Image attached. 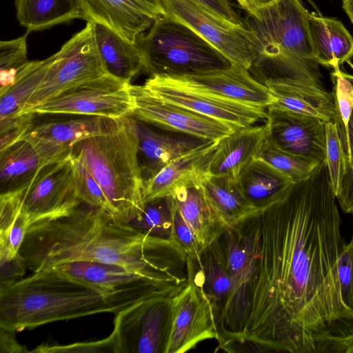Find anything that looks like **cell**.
<instances>
[{
    "label": "cell",
    "mask_w": 353,
    "mask_h": 353,
    "mask_svg": "<svg viewBox=\"0 0 353 353\" xmlns=\"http://www.w3.org/2000/svg\"><path fill=\"white\" fill-rule=\"evenodd\" d=\"M325 161L248 219L252 270L233 346L257 352L343 353L353 336L338 259L346 243Z\"/></svg>",
    "instance_id": "1"
},
{
    "label": "cell",
    "mask_w": 353,
    "mask_h": 353,
    "mask_svg": "<svg viewBox=\"0 0 353 353\" xmlns=\"http://www.w3.org/2000/svg\"><path fill=\"white\" fill-rule=\"evenodd\" d=\"M19 254L33 272L96 261L163 284L184 285L188 278L187 256L171 240L145 234L83 203L66 215L30 225Z\"/></svg>",
    "instance_id": "2"
},
{
    "label": "cell",
    "mask_w": 353,
    "mask_h": 353,
    "mask_svg": "<svg viewBox=\"0 0 353 353\" xmlns=\"http://www.w3.org/2000/svg\"><path fill=\"white\" fill-rule=\"evenodd\" d=\"M163 290L151 285L106 292L52 268L0 288V328L17 332L99 313L116 314Z\"/></svg>",
    "instance_id": "3"
},
{
    "label": "cell",
    "mask_w": 353,
    "mask_h": 353,
    "mask_svg": "<svg viewBox=\"0 0 353 353\" xmlns=\"http://www.w3.org/2000/svg\"><path fill=\"white\" fill-rule=\"evenodd\" d=\"M136 120L127 117L113 130L81 140L70 154L79 159L102 189L117 221L129 224L144 208Z\"/></svg>",
    "instance_id": "4"
},
{
    "label": "cell",
    "mask_w": 353,
    "mask_h": 353,
    "mask_svg": "<svg viewBox=\"0 0 353 353\" xmlns=\"http://www.w3.org/2000/svg\"><path fill=\"white\" fill-rule=\"evenodd\" d=\"M308 14L300 0H278L247 14L243 23L261 43L251 69L263 74V81L288 79L322 86L309 36Z\"/></svg>",
    "instance_id": "5"
},
{
    "label": "cell",
    "mask_w": 353,
    "mask_h": 353,
    "mask_svg": "<svg viewBox=\"0 0 353 353\" xmlns=\"http://www.w3.org/2000/svg\"><path fill=\"white\" fill-rule=\"evenodd\" d=\"M149 77H181L230 68L233 63L188 26L167 14L134 43Z\"/></svg>",
    "instance_id": "6"
},
{
    "label": "cell",
    "mask_w": 353,
    "mask_h": 353,
    "mask_svg": "<svg viewBox=\"0 0 353 353\" xmlns=\"http://www.w3.org/2000/svg\"><path fill=\"white\" fill-rule=\"evenodd\" d=\"M98 52L93 23L74 34L56 52L55 59L43 83L21 110L18 117L72 88L108 74Z\"/></svg>",
    "instance_id": "7"
},
{
    "label": "cell",
    "mask_w": 353,
    "mask_h": 353,
    "mask_svg": "<svg viewBox=\"0 0 353 353\" xmlns=\"http://www.w3.org/2000/svg\"><path fill=\"white\" fill-rule=\"evenodd\" d=\"M181 290L153 294L116 314L111 334L117 353H165L172 298Z\"/></svg>",
    "instance_id": "8"
},
{
    "label": "cell",
    "mask_w": 353,
    "mask_h": 353,
    "mask_svg": "<svg viewBox=\"0 0 353 353\" xmlns=\"http://www.w3.org/2000/svg\"><path fill=\"white\" fill-rule=\"evenodd\" d=\"M165 13L188 26L233 64L250 70L261 52L255 33L244 23L218 17L193 0H162Z\"/></svg>",
    "instance_id": "9"
},
{
    "label": "cell",
    "mask_w": 353,
    "mask_h": 353,
    "mask_svg": "<svg viewBox=\"0 0 353 353\" xmlns=\"http://www.w3.org/2000/svg\"><path fill=\"white\" fill-rule=\"evenodd\" d=\"M231 279V292L218 320L219 347L228 351L241 332L247 311L252 270V237L248 220L220 236Z\"/></svg>",
    "instance_id": "10"
},
{
    "label": "cell",
    "mask_w": 353,
    "mask_h": 353,
    "mask_svg": "<svg viewBox=\"0 0 353 353\" xmlns=\"http://www.w3.org/2000/svg\"><path fill=\"white\" fill-rule=\"evenodd\" d=\"M131 85L108 73L62 93L31 109L28 114L98 116L115 119L131 117L134 110Z\"/></svg>",
    "instance_id": "11"
},
{
    "label": "cell",
    "mask_w": 353,
    "mask_h": 353,
    "mask_svg": "<svg viewBox=\"0 0 353 353\" xmlns=\"http://www.w3.org/2000/svg\"><path fill=\"white\" fill-rule=\"evenodd\" d=\"M143 85L166 101L219 121L234 130L268 119L267 109L222 97L176 77H149Z\"/></svg>",
    "instance_id": "12"
},
{
    "label": "cell",
    "mask_w": 353,
    "mask_h": 353,
    "mask_svg": "<svg viewBox=\"0 0 353 353\" xmlns=\"http://www.w3.org/2000/svg\"><path fill=\"white\" fill-rule=\"evenodd\" d=\"M188 282L172 298L171 326L165 353H183L219 332L214 306L187 258Z\"/></svg>",
    "instance_id": "13"
},
{
    "label": "cell",
    "mask_w": 353,
    "mask_h": 353,
    "mask_svg": "<svg viewBox=\"0 0 353 353\" xmlns=\"http://www.w3.org/2000/svg\"><path fill=\"white\" fill-rule=\"evenodd\" d=\"M21 186L22 211L30 225L66 215L82 203L70 154L43 167Z\"/></svg>",
    "instance_id": "14"
},
{
    "label": "cell",
    "mask_w": 353,
    "mask_h": 353,
    "mask_svg": "<svg viewBox=\"0 0 353 353\" xmlns=\"http://www.w3.org/2000/svg\"><path fill=\"white\" fill-rule=\"evenodd\" d=\"M134 99L132 117L168 132L184 134L209 141H219L234 130L214 119L166 101L143 85H131Z\"/></svg>",
    "instance_id": "15"
},
{
    "label": "cell",
    "mask_w": 353,
    "mask_h": 353,
    "mask_svg": "<svg viewBox=\"0 0 353 353\" xmlns=\"http://www.w3.org/2000/svg\"><path fill=\"white\" fill-rule=\"evenodd\" d=\"M83 20L99 23L134 43L165 14L162 0H79Z\"/></svg>",
    "instance_id": "16"
},
{
    "label": "cell",
    "mask_w": 353,
    "mask_h": 353,
    "mask_svg": "<svg viewBox=\"0 0 353 353\" xmlns=\"http://www.w3.org/2000/svg\"><path fill=\"white\" fill-rule=\"evenodd\" d=\"M268 139L280 149L321 163L325 160V123L314 117L267 108Z\"/></svg>",
    "instance_id": "17"
},
{
    "label": "cell",
    "mask_w": 353,
    "mask_h": 353,
    "mask_svg": "<svg viewBox=\"0 0 353 353\" xmlns=\"http://www.w3.org/2000/svg\"><path fill=\"white\" fill-rule=\"evenodd\" d=\"M219 141H209L176 158L154 176L145 180L144 203L172 196L183 189L201 187L212 176L210 163Z\"/></svg>",
    "instance_id": "18"
},
{
    "label": "cell",
    "mask_w": 353,
    "mask_h": 353,
    "mask_svg": "<svg viewBox=\"0 0 353 353\" xmlns=\"http://www.w3.org/2000/svg\"><path fill=\"white\" fill-rule=\"evenodd\" d=\"M222 97L267 109L274 98L270 89L239 65L204 73L176 77Z\"/></svg>",
    "instance_id": "19"
},
{
    "label": "cell",
    "mask_w": 353,
    "mask_h": 353,
    "mask_svg": "<svg viewBox=\"0 0 353 353\" xmlns=\"http://www.w3.org/2000/svg\"><path fill=\"white\" fill-rule=\"evenodd\" d=\"M135 120L139 137L138 157L144 181L154 176L176 158L209 142L184 134L159 132L148 123Z\"/></svg>",
    "instance_id": "20"
},
{
    "label": "cell",
    "mask_w": 353,
    "mask_h": 353,
    "mask_svg": "<svg viewBox=\"0 0 353 353\" xmlns=\"http://www.w3.org/2000/svg\"><path fill=\"white\" fill-rule=\"evenodd\" d=\"M268 133L266 121L261 125L235 130L221 139L211 160V175L236 181L245 167L257 157Z\"/></svg>",
    "instance_id": "21"
},
{
    "label": "cell",
    "mask_w": 353,
    "mask_h": 353,
    "mask_svg": "<svg viewBox=\"0 0 353 353\" xmlns=\"http://www.w3.org/2000/svg\"><path fill=\"white\" fill-rule=\"evenodd\" d=\"M263 83L270 89L274 98L267 108L314 117L326 122L333 121L334 97L323 86L288 79H268Z\"/></svg>",
    "instance_id": "22"
},
{
    "label": "cell",
    "mask_w": 353,
    "mask_h": 353,
    "mask_svg": "<svg viewBox=\"0 0 353 353\" xmlns=\"http://www.w3.org/2000/svg\"><path fill=\"white\" fill-rule=\"evenodd\" d=\"M121 119L81 116L39 123L33 122L23 138L70 152L72 146L79 141L113 130Z\"/></svg>",
    "instance_id": "23"
},
{
    "label": "cell",
    "mask_w": 353,
    "mask_h": 353,
    "mask_svg": "<svg viewBox=\"0 0 353 353\" xmlns=\"http://www.w3.org/2000/svg\"><path fill=\"white\" fill-rule=\"evenodd\" d=\"M307 28L316 61L334 70L353 56V37L334 18L310 13Z\"/></svg>",
    "instance_id": "24"
},
{
    "label": "cell",
    "mask_w": 353,
    "mask_h": 353,
    "mask_svg": "<svg viewBox=\"0 0 353 353\" xmlns=\"http://www.w3.org/2000/svg\"><path fill=\"white\" fill-rule=\"evenodd\" d=\"M59 272L106 292L145 286H170L147 279L118 265L96 261H73L55 267Z\"/></svg>",
    "instance_id": "25"
},
{
    "label": "cell",
    "mask_w": 353,
    "mask_h": 353,
    "mask_svg": "<svg viewBox=\"0 0 353 353\" xmlns=\"http://www.w3.org/2000/svg\"><path fill=\"white\" fill-rule=\"evenodd\" d=\"M294 183L285 174L257 157L245 167L236 179L245 197L259 211L281 199Z\"/></svg>",
    "instance_id": "26"
},
{
    "label": "cell",
    "mask_w": 353,
    "mask_h": 353,
    "mask_svg": "<svg viewBox=\"0 0 353 353\" xmlns=\"http://www.w3.org/2000/svg\"><path fill=\"white\" fill-rule=\"evenodd\" d=\"M200 188L210 210L228 228L261 212L247 200L236 181L231 178L211 176Z\"/></svg>",
    "instance_id": "27"
},
{
    "label": "cell",
    "mask_w": 353,
    "mask_h": 353,
    "mask_svg": "<svg viewBox=\"0 0 353 353\" xmlns=\"http://www.w3.org/2000/svg\"><path fill=\"white\" fill-rule=\"evenodd\" d=\"M172 198L202 252L228 228L210 210L200 188L179 190Z\"/></svg>",
    "instance_id": "28"
},
{
    "label": "cell",
    "mask_w": 353,
    "mask_h": 353,
    "mask_svg": "<svg viewBox=\"0 0 353 353\" xmlns=\"http://www.w3.org/2000/svg\"><path fill=\"white\" fill-rule=\"evenodd\" d=\"M93 32L98 52L108 73L131 83L143 72V63L134 43L114 31L93 23Z\"/></svg>",
    "instance_id": "29"
},
{
    "label": "cell",
    "mask_w": 353,
    "mask_h": 353,
    "mask_svg": "<svg viewBox=\"0 0 353 353\" xmlns=\"http://www.w3.org/2000/svg\"><path fill=\"white\" fill-rule=\"evenodd\" d=\"M52 163L39 148L26 139L1 150V193L26 183L43 167Z\"/></svg>",
    "instance_id": "30"
},
{
    "label": "cell",
    "mask_w": 353,
    "mask_h": 353,
    "mask_svg": "<svg viewBox=\"0 0 353 353\" xmlns=\"http://www.w3.org/2000/svg\"><path fill=\"white\" fill-rule=\"evenodd\" d=\"M16 17L28 32L83 19L79 0H15Z\"/></svg>",
    "instance_id": "31"
},
{
    "label": "cell",
    "mask_w": 353,
    "mask_h": 353,
    "mask_svg": "<svg viewBox=\"0 0 353 353\" xmlns=\"http://www.w3.org/2000/svg\"><path fill=\"white\" fill-rule=\"evenodd\" d=\"M22 186L0 195V261H9L19 254L30 227L22 211Z\"/></svg>",
    "instance_id": "32"
},
{
    "label": "cell",
    "mask_w": 353,
    "mask_h": 353,
    "mask_svg": "<svg viewBox=\"0 0 353 353\" xmlns=\"http://www.w3.org/2000/svg\"><path fill=\"white\" fill-rule=\"evenodd\" d=\"M197 264L199 269L196 274L214 306L218 320L228 300L232 288L220 238L201 252Z\"/></svg>",
    "instance_id": "33"
},
{
    "label": "cell",
    "mask_w": 353,
    "mask_h": 353,
    "mask_svg": "<svg viewBox=\"0 0 353 353\" xmlns=\"http://www.w3.org/2000/svg\"><path fill=\"white\" fill-rule=\"evenodd\" d=\"M55 57L56 53L43 60L30 61L14 83L0 94V121L19 117L22 108L46 77Z\"/></svg>",
    "instance_id": "34"
},
{
    "label": "cell",
    "mask_w": 353,
    "mask_h": 353,
    "mask_svg": "<svg viewBox=\"0 0 353 353\" xmlns=\"http://www.w3.org/2000/svg\"><path fill=\"white\" fill-rule=\"evenodd\" d=\"M334 84L332 92L334 101L333 122L339 139L343 162L348 156V123L353 110V85L345 78L339 69L332 74Z\"/></svg>",
    "instance_id": "35"
},
{
    "label": "cell",
    "mask_w": 353,
    "mask_h": 353,
    "mask_svg": "<svg viewBox=\"0 0 353 353\" xmlns=\"http://www.w3.org/2000/svg\"><path fill=\"white\" fill-rule=\"evenodd\" d=\"M256 157L272 165L294 183L307 178L320 163L283 150L268 137Z\"/></svg>",
    "instance_id": "36"
},
{
    "label": "cell",
    "mask_w": 353,
    "mask_h": 353,
    "mask_svg": "<svg viewBox=\"0 0 353 353\" xmlns=\"http://www.w3.org/2000/svg\"><path fill=\"white\" fill-rule=\"evenodd\" d=\"M129 225L149 235L169 239L172 229L171 196L145 203L141 214Z\"/></svg>",
    "instance_id": "37"
},
{
    "label": "cell",
    "mask_w": 353,
    "mask_h": 353,
    "mask_svg": "<svg viewBox=\"0 0 353 353\" xmlns=\"http://www.w3.org/2000/svg\"><path fill=\"white\" fill-rule=\"evenodd\" d=\"M28 33L0 42V94L14 83L17 76L30 62L27 50Z\"/></svg>",
    "instance_id": "38"
},
{
    "label": "cell",
    "mask_w": 353,
    "mask_h": 353,
    "mask_svg": "<svg viewBox=\"0 0 353 353\" xmlns=\"http://www.w3.org/2000/svg\"><path fill=\"white\" fill-rule=\"evenodd\" d=\"M70 157L74 163L78 194L82 203L101 208L111 214L109 203L97 181L79 159Z\"/></svg>",
    "instance_id": "39"
},
{
    "label": "cell",
    "mask_w": 353,
    "mask_h": 353,
    "mask_svg": "<svg viewBox=\"0 0 353 353\" xmlns=\"http://www.w3.org/2000/svg\"><path fill=\"white\" fill-rule=\"evenodd\" d=\"M169 239L181 249L188 258H190L196 263L200 261L202 251L192 230L183 218L172 198V229Z\"/></svg>",
    "instance_id": "40"
},
{
    "label": "cell",
    "mask_w": 353,
    "mask_h": 353,
    "mask_svg": "<svg viewBox=\"0 0 353 353\" xmlns=\"http://www.w3.org/2000/svg\"><path fill=\"white\" fill-rule=\"evenodd\" d=\"M325 163L335 194L338 192L343 174V162L339 139L333 121L325 123Z\"/></svg>",
    "instance_id": "41"
},
{
    "label": "cell",
    "mask_w": 353,
    "mask_h": 353,
    "mask_svg": "<svg viewBox=\"0 0 353 353\" xmlns=\"http://www.w3.org/2000/svg\"><path fill=\"white\" fill-rule=\"evenodd\" d=\"M349 152L336 194L337 203L346 214H353V110L348 123Z\"/></svg>",
    "instance_id": "42"
},
{
    "label": "cell",
    "mask_w": 353,
    "mask_h": 353,
    "mask_svg": "<svg viewBox=\"0 0 353 353\" xmlns=\"http://www.w3.org/2000/svg\"><path fill=\"white\" fill-rule=\"evenodd\" d=\"M338 275L341 296L345 305L353 312V239L345 244L338 259Z\"/></svg>",
    "instance_id": "43"
},
{
    "label": "cell",
    "mask_w": 353,
    "mask_h": 353,
    "mask_svg": "<svg viewBox=\"0 0 353 353\" xmlns=\"http://www.w3.org/2000/svg\"><path fill=\"white\" fill-rule=\"evenodd\" d=\"M35 353L54 352H112L117 353L114 337L111 334L107 338L91 342L74 343L68 345L42 343L30 351Z\"/></svg>",
    "instance_id": "44"
},
{
    "label": "cell",
    "mask_w": 353,
    "mask_h": 353,
    "mask_svg": "<svg viewBox=\"0 0 353 353\" xmlns=\"http://www.w3.org/2000/svg\"><path fill=\"white\" fill-rule=\"evenodd\" d=\"M193 1L223 20L236 25H242L244 23L234 7L232 0Z\"/></svg>",
    "instance_id": "45"
},
{
    "label": "cell",
    "mask_w": 353,
    "mask_h": 353,
    "mask_svg": "<svg viewBox=\"0 0 353 353\" xmlns=\"http://www.w3.org/2000/svg\"><path fill=\"white\" fill-rule=\"evenodd\" d=\"M1 287L11 284L20 279L26 268L19 254L9 261H0Z\"/></svg>",
    "instance_id": "46"
},
{
    "label": "cell",
    "mask_w": 353,
    "mask_h": 353,
    "mask_svg": "<svg viewBox=\"0 0 353 353\" xmlns=\"http://www.w3.org/2000/svg\"><path fill=\"white\" fill-rule=\"evenodd\" d=\"M15 332L0 328L1 352H30L25 346L20 345L14 336Z\"/></svg>",
    "instance_id": "47"
},
{
    "label": "cell",
    "mask_w": 353,
    "mask_h": 353,
    "mask_svg": "<svg viewBox=\"0 0 353 353\" xmlns=\"http://www.w3.org/2000/svg\"><path fill=\"white\" fill-rule=\"evenodd\" d=\"M248 14H253L258 10L267 7L278 0H235Z\"/></svg>",
    "instance_id": "48"
},
{
    "label": "cell",
    "mask_w": 353,
    "mask_h": 353,
    "mask_svg": "<svg viewBox=\"0 0 353 353\" xmlns=\"http://www.w3.org/2000/svg\"><path fill=\"white\" fill-rule=\"evenodd\" d=\"M343 8L353 23V0H343Z\"/></svg>",
    "instance_id": "49"
},
{
    "label": "cell",
    "mask_w": 353,
    "mask_h": 353,
    "mask_svg": "<svg viewBox=\"0 0 353 353\" xmlns=\"http://www.w3.org/2000/svg\"><path fill=\"white\" fill-rule=\"evenodd\" d=\"M343 75L347 78L353 85V75L346 74L342 72Z\"/></svg>",
    "instance_id": "50"
},
{
    "label": "cell",
    "mask_w": 353,
    "mask_h": 353,
    "mask_svg": "<svg viewBox=\"0 0 353 353\" xmlns=\"http://www.w3.org/2000/svg\"><path fill=\"white\" fill-rule=\"evenodd\" d=\"M352 238L353 239V236H352Z\"/></svg>",
    "instance_id": "51"
}]
</instances>
